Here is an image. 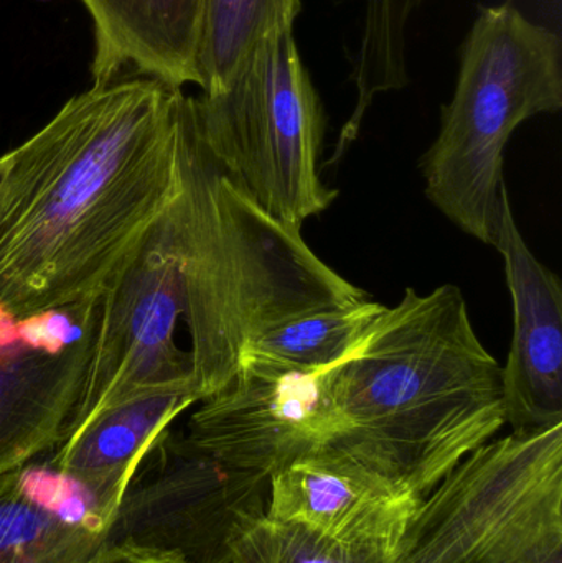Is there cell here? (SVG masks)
<instances>
[{
  "label": "cell",
  "instance_id": "1",
  "mask_svg": "<svg viewBox=\"0 0 562 563\" xmlns=\"http://www.w3.org/2000/svg\"><path fill=\"white\" fill-rule=\"evenodd\" d=\"M151 78L73 96L0 157V311L101 298L180 185L177 99Z\"/></svg>",
  "mask_w": 562,
  "mask_h": 563
},
{
  "label": "cell",
  "instance_id": "2",
  "mask_svg": "<svg viewBox=\"0 0 562 563\" xmlns=\"http://www.w3.org/2000/svg\"><path fill=\"white\" fill-rule=\"evenodd\" d=\"M326 377L343 422L332 446L419 499L507 423L502 364L458 285L406 288Z\"/></svg>",
  "mask_w": 562,
  "mask_h": 563
},
{
  "label": "cell",
  "instance_id": "3",
  "mask_svg": "<svg viewBox=\"0 0 562 563\" xmlns=\"http://www.w3.org/2000/svg\"><path fill=\"white\" fill-rule=\"evenodd\" d=\"M184 318L194 389L211 396L236 373L247 344L320 308L368 300L316 256L214 161L198 134L191 96L178 92Z\"/></svg>",
  "mask_w": 562,
  "mask_h": 563
},
{
  "label": "cell",
  "instance_id": "4",
  "mask_svg": "<svg viewBox=\"0 0 562 563\" xmlns=\"http://www.w3.org/2000/svg\"><path fill=\"white\" fill-rule=\"evenodd\" d=\"M560 35L505 0L478 12L461 48L451 102L422 157L426 195L455 227L494 246L505 201L504 154L515 129L562 108Z\"/></svg>",
  "mask_w": 562,
  "mask_h": 563
},
{
  "label": "cell",
  "instance_id": "5",
  "mask_svg": "<svg viewBox=\"0 0 562 563\" xmlns=\"http://www.w3.org/2000/svg\"><path fill=\"white\" fill-rule=\"evenodd\" d=\"M389 563H562V423L469 453L419 503Z\"/></svg>",
  "mask_w": 562,
  "mask_h": 563
},
{
  "label": "cell",
  "instance_id": "6",
  "mask_svg": "<svg viewBox=\"0 0 562 563\" xmlns=\"http://www.w3.org/2000/svg\"><path fill=\"white\" fill-rule=\"evenodd\" d=\"M191 109L214 161L280 223L302 230L339 197L320 178L326 112L293 30L257 43L220 91L191 96Z\"/></svg>",
  "mask_w": 562,
  "mask_h": 563
},
{
  "label": "cell",
  "instance_id": "7",
  "mask_svg": "<svg viewBox=\"0 0 562 563\" xmlns=\"http://www.w3.org/2000/svg\"><path fill=\"white\" fill-rule=\"evenodd\" d=\"M181 318L178 185L168 207L102 291L88 377L68 433L102 410L135 397L162 390L195 394L190 351L177 344Z\"/></svg>",
  "mask_w": 562,
  "mask_h": 563
},
{
  "label": "cell",
  "instance_id": "8",
  "mask_svg": "<svg viewBox=\"0 0 562 563\" xmlns=\"http://www.w3.org/2000/svg\"><path fill=\"white\" fill-rule=\"evenodd\" d=\"M269 493V476L224 465L165 430L125 486L106 539L114 549L228 563L234 542L266 516Z\"/></svg>",
  "mask_w": 562,
  "mask_h": 563
},
{
  "label": "cell",
  "instance_id": "9",
  "mask_svg": "<svg viewBox=\"0 0 562 563\" xmlns=\"http://www.w3.org/2000/svg\"><path fill=\"white\" fill-rule=\"evenodd\" d=\"M327 369L244 354L234 376L200 400L185 440L224 465L273 478L343 435Z\"/></svg>",
  "mask_w": 562,
  "mask_h": 563
},
{
  "label": "cell",
  "instance_id": "10",
  "mask_svg": "<svg viewBox=\"0 0 562 563\" xmlns=\"http://www.w3.org/2000/svg\"><path fill=\"white\" fill-rule=\"evenodd\" d=\"M101 298L15 320L0 311V478L65 440L85 390Z\"/></svg>",
  "mask_w": 562,
  "mask_h": 563
},
{
  "label": "cell",
  "instance_id": "11",
  "mask_svg": "<svg viewBox=\"0 0 562 563\" xmlns=\"http://www.w3.org/2000/svg\"><path fill=\"white\" fill-rule=\"evenodd\" d=\"M421 501L349 453L327 446L271 478L266 516L393 554Z\"/></svg>",
  "mask_w": 562,
  "mask_h": 563
},
{
  "label": "cell",
  "instance_id": "12",
  "mask_svg": "<svg viewBox=\"0 0 562 563\" xmlns=\"http://www.w3.org/2000/svg\"><path fill=\"white\" fill-rule=\"evenodd\" d=\"M494 246L505 261L514 338L502 366L507 423L514 432L562 423V287L531 253L505 201Z\"/></svg>",
  "mask_w": 562,
  "mask_h": 563
},
{
  "label": "cell",
  "instance_id": "13",
  "mask_svg": "<svg viewBox=\"0 0 562 563\" xmlns=\"http://www.w3.org/2000/svg\"><path fill=\"white\" fill-rule=\"evenodd\" d=\"M92 25L91 86L151 78L195 85L203 0H79Z\"/></svg>",
  "mask_w": 562,
  "mask_h": 563
},
{
  "label": "cell",
  "instance_id": "14",
  "mask_svg": "<svg viewBox=\"0 0 562 563\" xmlns=\"http://www.w3.org/2000/svg\"><path fill=\"white\" fill-rule=\"evenodd\" d=\"M197 402L190 390H162L115 404L71 430L53 450L48 463L85 486L111 522L125 486L148 450Z\"/></svg>",
  "mask_w": 562,
  "mask_h": 563
},
{
  "label": "cell",
  "instance_id": "15",
  "mask_svg": "<svg viewBox=\"0 0 562 563\" xmlns=\"http://www.w3.org/2000/svg\"><path fill=\"white\" fill-rule=\"evenodd\" d=\"M106 534L43 508L16 472L0 478V563H102Z\"/></svg>",
  "mask_w": 562,
  "mask_h": 563
},
{
  "label": "cell",
  "instance_id": "16",
  "mask_svg": "<svg viewBox=\"0 0 562 563\" xmlns=\"http://www.w3.org/2000/svg\"><path fill=\"white\" fill-rule=\"evenodd\" d=\"M302 0H203L198 71L201 92L220 91L266 36L293 30Z\"/></svg>",
  "mask_w": 562,
  "mask_h": 563
},
{
  "label": "cell",
  "instance_id": "17",
  "mask_svg": "<svg viewBox=\"0 0 562 563\" xmlns=\"http://www.w3.org/2000/svg\"><path fill=\"white\" fill-rule=\"evenodd\" d=\"M385 308L368 298L309 311L251 341L243 356L253 354L302 369H327L355 350Z\"/></svg>",
  "mask_w": 562,
  "mask_h": 563
},
{
  "label": "cell",
  "instance_id": "18",
  "mask_svg": "<svg viewBox=\"0 0 562 563\" xmlns=\"http://www.w3.org/2000/svg\"><path fill=\"white\" fill-rule=\"evenodd\" d=\"M392 552L346 544L309 526L264 516L234 542L233 563H389Z\"/></svg>",
  "mask_w": 562,
  "mask_h": 563
},
{
  "label": "cell",
  "instance_id": "19",
  "mask_svg": "<svg viewBox=\"0 0 562 563\" xmlns=\"http://www.w3.org/2000/svg\"><path fill=\"white\" fill-rule=\"evenodd\" d=\"M425 0H365V23L383 32H403Z\"/></svg>",
  "mask_w": 562,
  "mask_h": 563
},
{
  "label": "cell",
  "instance_id": "20",
  "mask_svg": "<svg viewBox=\"0 0 562 563\" xmlns=\"http://www.w3.org/2000/svg\"><path fill=\"white\" fill-rule=\"evenodd\" d=\"M102 563H187L177 555L161 552L141 551V549H109Z\"/></svg>",
  "mask_w": 562,
  "mask_h": 563
},
{
  "label": "cell",
  "instance_id": "21",
  "mask_svg": "<svg viewBox=\"0 0 562 563\" xmlns=\"http://www.w3.org/2000/svg\"><path fill=\"white\" fill-rule=\"evenodd\" d=\"M228 563H233V562H228Z\"/></svg>",
  "mask_w": 562,
  "mask_h": 563
}]
</instances>
